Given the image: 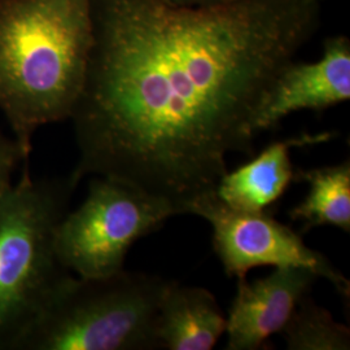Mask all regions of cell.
Returning <instances> with one entry per match:
<instances>
[{
    "label": "cell",
    "mask_w": 350,
    "mask_h": 350,
    "mask_svg": "<svg viewBox=\"0 0 350 350\" xmlns=\"http://www.w3.org/2000/svg\"><path fill=\"white\" fill-rule=\"evenodd\" d=\"M172 283L125 270L101 278L70 275L12 349H159L156 323Z\"/></svg>",
    "instance_id": "cell-3"
},
{
    "label": "cell",
    "mask_w": 350,
    "mask_h": 350,
    "mask_svg": "<svg viewBox=\"0 0 350 350\" xmlns=\"http://www.w3.org/2000/svg\"><path fill=\"white\" fill-rule=\"evenodd\" d=\"M75 176L66 182L23 178L0 196V349H12L56 289L70 276L56 254Z\"/></svg>",
    "instance_id": "cell-4"
},
{
    "label": "cell",
    "mask_w": 350,
    "mask_h": 350,
    "mask_svg": "<svg viewBox=\"0 0 350 350\" xmlns=\"http://www.w3.org/2000/svg\"><path fill=\"white\" fill-rule=\"evenodd\" d=\"M21 159L27 160L16 139L11 140L0 131V196L12 186L13 173Z\"/></svg>",
    "instance_id": "cell-13"
},
{
    "label": "cell",
    "mask_w": 350,
    "mask_h": 350,
    "mask_svg": "<svg viewBox=\"0 0 350 350\" xmlns=\"http://www.w3.org/2000/svg\"><path fill=\"white\" fill-rule=\"evenodd\" d=\"M174 215V205L163 198L120 179L98 176L90 183L86 200L57 226V258L79 278L112 275L124 270L135 241Z\"/></svg>",
    "instance_id": "cell-5"
},
{
    "label": "cell",
    "mask_w": 350,
    "mask_h": 350,
    "mask_svg": "<svg viewBox=\"0 0 350 350\" xmlns=\"http://www.w3.org/2000/svg\"><path fill=\"white\" fill-rule=\"evenodd\" d=\"M325 1L92 0L94 43L70 116L75 180L120 179L188 214L228 172L227 154L252 153L263 99L319 29Z\"/></svg>",
    "instance_id": "cell-1"
},
{
    "label": "cell",
    "mask_w": 350,
    "mask_h": 350,
    "mask_svg": "<svg viewBox=\"0 0 350 350\" xmlns=\"http://www.w3.org/2000/svg\"><path fill=\"white\" fill-rule=\"evenodd\" d=\"M92 0H0V111L26 157L37 129L70 118L94 43Z\"/></svg>",
    "instance_id": "cell-2"
},
{
    "label": "cell",
    "mask_w": 350,
    "mask_h": 350,
    "mask_svg": "<svg viewBox=\"0 0 350 350\" xmlns=\"http://www.w3.org/2000/svg\"><path fill=\"white\" fill-rule=\"evenodd\" d=\"M350 99V39L334 36L313 63L283 66L269 88L256 120L258 135L299 111L322 112Z\"/></svg>",
    "instance_id": "cell-7"
},
{
    "label": "cell",
    "mask_w": 350,
    "mask_h": 350,
    "mask_svg": "<svg viewBox=\"0 0 350 350\" xmlns=\"http://www.w3.org/2000/svg\"><path fill=\"white\" fill-rule=\"evenodd\" d=\"M309 185L305 199L289 211L292 221L304 222L302 232L334 226L350 232V161L299 172Z\"/></svg>",
    "instance_id": "cell-11"
},
{
    "label": "cell",
    "mask_w": 350,
    "mask_h": 350,
    "mask_svg": "<svg viewBox=\"0 0 350 350\" xmlns=\"http://www.w3.org/2000/svg\"><path fill=\"white\" fill-rule=\"evenodd\" d=\"M334 133L301 134L274 142L250 163L227 172L218 182L215 195L226 205L244 212H266L282 198L295 179L291 150L328 142Z\"/></svg>",
    "instance_id": "cell-9"
},
{
    "label": "cell",
    "mask_w": 350,
    "mask_h": 350,
    "mask_svg": "<svg viewBox=\"0 0 350 350\" xmlns=\"http://www.w3.org/2000/svg\"><path fill=\"white\" fill-rule=\"evenodd\" d=\"M226 325L227 318L211 291L173 280L157 317L159 349L212 350Z\"/></svg>",
    "instance_id": "cell-10"
},
{
    "label": "cell",
    "mask_w": 350,
    "mask_h": 350,
    "mask_svg": "<svg viewBox=\"0 0 350 350\" xmlns=\"http://www.w3.org/2000/svg\"><path fill=\"white\" fill-rule=\"evenodd\" d=\"M318 276L304 267H275L256 280L238 278L237 296L227 317V350H256L284 329Z\"/></svg>",
    "instance_id": "cell-8"
},
{
    "label": "cell",
    "mask_w": 350,
    "mask_h": 350,
    "mask_svg": "<svg viewBox=\"0 0 350 350\" xmlns=\"http://www.w3.org/2000/svg\"><path fill=\"white\" fill-rule=\"evenodd\" d=\"M289 350H349V327L336 322L308 293L282 331Z\"/></svg>",
    "instance_id": "cell-12"
},
{
    "label": "cell",
    "mask_w": 350,
    "mask_h": 350,
    "mask_svg": "<svg viewBox=\"0 0 350 350\" xmlns=\"http://www.w3.org/2000/svg\"><path fill=\"white\" fill-rule=\"evenodd\" d=\"M188 214L212 226L213 247L228 276L243 278L258 266L304 267L325 278L349 300V280L325 254L309 248L300 234L266 212H244L226 205L215 191L195 201Z\"/></svg>",
    "instance_id": "cell-6"
},
{
    "label": "cell",
    "mask_w": 350,
    "mask_h": 350,
    "mask_svg": "<svg viewBox=\"0 0 350 350\" xmlns=\"http://www.w3.org/2000/svg\"><path fill=\"white\" fill-rule=\"evenodd\" d=\"M166 5L179 7V8H209L225 5L238 0H157Z\"/></svg>",
    "instance_id": "cell-14"
}]
</instances>
